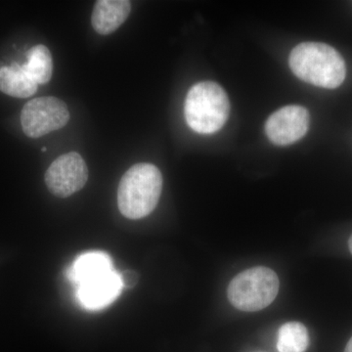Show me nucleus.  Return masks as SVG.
I'll return each mask as SVG.
<instances>
[{
  "label": "nucleus",
  "mask_w": 352,
  "mask_h": 352,
  "mask_svg": "<svg viewBox=\"0 0 352 352\" xmlns=\"http://www.w3.org/2000/svg\"><path fill=\"white\" fill-rule=\"evenodd\" d=\"M289 67L303 82L329 89L339 87L346 78L344 58L325 43L298 44L289 55Z\"/></svg>",
  "instance_id": "obj_1"
},
{
  "label": "nucleus",
  "mask_w": 352,
  "mask_h": 352,
  "mask_svg": "<svg viewBox=\"0 0 352 352\" xmlns=\"http://www.w3.org/2000/svg\"><path fill=\"white\" fill-rule=\"evenodd\" d=\"M163 190V175L152 164H134L124 173L118 188L120 214L129 219H140L151 214Z\"/></svg>",
  "instance_id": "obj_2"
},
{
  "label": "nucleus",
  "mask_w": 352,
  "mask_h": 352,
  "mask_svg": "<svg viewBox=\"0 0 352 352\" xmlns=\"http://www.w3.org/2000/svg\"><path fill=\"white\" fill-rule=\"evenodd\" d=\"M230 104L223 88L214 82L197 83L189 90L184 106L190 129L201 134L219 131L228 119Z\"/></svg>",
  "instance_id": "obj_3"
},
{
  "label": "nucleus",
  "mask_w": 352,
  "mask_h": 352,
  "mask_svg": "<svg viewBox=\"0 0 352 352\" xmlns=\"http://www.w3.org/2000/svg\"><path fill=\"white\" fill-rule=\"evenodd\" d=\"M279 288V278L274 270L265 266H256L242 271L231 280L227 296L237 309L259 311L274 302Z\"/></svg>",
  "instance_id": "obj_4"
},
{
  "label": "nucleus",
  "mask_w": 352,
  "mask_h": 352,
  "mask_svg": "<svg viewBox=\"0 0 352 352\" xmlns=\"http://www.w3.org/2000/svg\"><path fill=\"white\" fill-rule=\"evenodd\" d=\"M68 106L57 97H39L28 102L21 113L25 135L39 138L61 129L69 120Z\"/></svg>",
  "instance_id": "obj_5"
},
{
  "label": "nucleus",
  "mask_w": 352,
  "mask_h": 352,
  "mask_svg": "<svg viewBox=\"0 0 352 352\" xmlns=\"http://www.w3.org/2000/svg\"><path fill=\"white\" fill-rule=\"evenodd\" d=\"M88 168L78 153L71 152L58 157L45 173L48 190L58 198H68L87 184Z\"/></svg>",
  "instance_id": "obj_6"
},
{
  "label": "nucleus",
  "mask_w": 352,
  "mask_h": 352,
  "mask_svg": "<svg viewBox=\"0 0 352 352\" xmlns=\"http://www.w3.org/2000/svg\"><path fill=\"white\" fill-rule=\"evenodd\" d=\"M309 120L307 109L302 106H286L268 118L265 124L266 135L274 144H293L305 135Z\"/></svg>",
  "instance_id": "obj_7"
},
{
  "label": "nucleus",
  "mask_w": 352,
  "mask_h": 352,
  "mask_svg": "<svg viewBox=\"0 0 352 352\" xmlns=\"http://www.w3.org/2000/svg\"><path fill=\"white\" fill-rule=\"evenodd\" d=\"M122 289L120 273L112 270L78 285V298L87 309H102L115 302Z\"/></svg>",
  "instance_id": "obj_8"
},
{
  "label": "nucleus",
  "mask_w": 352,
  "mask_h": 352,
  "mask_svg": "<svg viewBox=\"0 0 352 352\" xmlns=\"http://www.w3.org/2000/svg\"><path fill=\"white\" fill-rule=\"evenodd\" d=\"M131 11L129 0H98L92 12V27L101 36H108L126 22Z\"/></svg>",
  "instance_id": "obj_9"
},
{
  "label": "nucleus",
  "mask_w": 352,
  "mask_h": 352,
  "mask_svg": "<svg viewBox=\"0 0 352 352\" xmlns=\"http://www.w3.org/2000/svg\"><path fill=\"white\" fill-rule=\"evenodd\" d=\"M38 87V83L28 76L20 65L0 68V91L9 96L28 98L36 94Z\"/></svg>",
  "instance_id": "obj_10"
},
{
  "label": "nucleus",
  "mask_w": 352,
  "mask_h": 352,
  "mask_svg": "<svg viewBox=\"0 0 352 352\" xmlns=\"http://www.w3.org/2000/svg\"><path fill=\"white\" fill-rule=\"evenodd\" d=\"M113 270L110 256L103 252H90L78 256L69 270V278L80 285Z\"/></svg>",
  "instance_id": "obj_11"
},
{
  "label": "nucleus",
  "mask_w": 352,
  "mask_h": 352,
  "mask_svg": "<svg viewBox=\"0 0 352 352\" xmlns=\"http://www.w3.org/2000/svg\"><path fill=\"white\" fill-rule=\"evenodd\" d=\"M27 59L22 68L28 76H31L38 85L50 82L53 74V61L50 50L43 44H38L29 50Z\"/></svg>",
  "instance_id": "obj_12"
},
{
  "label": "nucleus",
  "mask_w": 352,
  "mask_h": 352,
  "mask_svg": "<svg viewBox=\"0 0 352 352\" xmlns=\"http://www.w3.org/2000/svg\"><path fill=\"white\" fill-rule=\"evenodd\" d=\"M308 344L307 329L300 322H288L278 331L277 349L279 352H305Z\"/></svg>",
  "instance_id": "obj_13"
},
{
  "label": "nucleus",
  "mask_w": 352,
  "mask_h": 352,
  "mask_svg": "<svg viewBox=\"0 0 352 352\" xmlns=\"http://www.w3.org/2000/svg\"><path fill=\"white\" fill-rule=\"evenodd\" d=\"M120 275L122 288H133L138 283L139 275L135 271L126 270L124 272L120 273Z\"/></svg>",
  "instance_id": "obj_14"
},
{
  "label": "nucleus",
  "mask_w": 352,
  "mask_h": 352,
  "mask_svg": "<svg viewBox=\"0 0 352 352\" xmlns=\"http://www.w3.org/2000/svg\"><path fill=\"white\" fill-rule=\"evenodd\" d=\"M344 352H352V337L351 338V340H349V342H347Z\"/></svg>",
  "instance_id": "obj_15"
},
{
  "label": "nucleus",
  "mask_w": 352,
  "mask_h": 352,
  "mask_svg": "<svg viewBox=\"0 0 352 352\" xmlns=\"http://www.w3.org/2000/svg\"><path fill=\"white\" fill-rule=\"evenodd\" d=\"M349 252H351V254H352V234H351V237H349Z\"/></svg>",
  "instance_id": "obj_16"
},
{
  "label": "nucleus",
  "mask_w": 352,
  "mask_h": 352,
  "mask_svg": "<svg viewBox=\"0 0 352 352\" xmlns=\"http://www.w3.org/2000/svg\"><path fill=\"white\" fill-rule=\"evenodd\" d=\"M41 151H43V152L47 151V148L43 147V149H41Z\"/></svg>",
  "instance_id": "obj_17"
}]
</instances>
